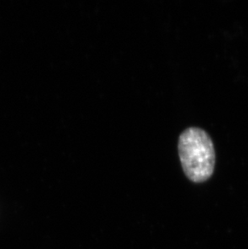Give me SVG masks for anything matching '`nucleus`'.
Instances as JSON below:
<instances>
[{
	"label": "nucleus",
	"mask_w": 248,
	"mask_h": 249,
	"mask_svg": "<svg viewBox=\"0 0 248 249\" xmlns=\"http://www.w3.org/2000/svg\"><path fill=\"white\" fill-rule=\"evenodd\" d=\"M178 152L183 171L190 181L201 183L211 178L215 166L213 141L205 130L189 127L180 134Z\"/></svg>",
	"instance_id": "1"
}]
</instances>
